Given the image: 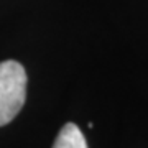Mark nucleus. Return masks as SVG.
I'll return each mask as SVG.
<instances>
[{"label":"nucleus","mask_w":148,"mask_h":148,"mask_svg":"<svg viewBox=\"0 0 148 148\" xmlns=\"http://www.w3.org/2000/svg\"><path fill=\"white\" fill-rule=\"evenodd\" d=\"M53 148H89L86 142L84 133L81 132V128L69 122L59 130L58 137L53 143Z\"/></svg>","instance_id":"2"},{"label":"nucleus","mask_w":148,"mask_h":148,"mask_svg":"<svg viewBox=\"0 0 148 148\" xmlns=\"http://www.w3.org/2000/svg\"><path fill=\"white\" fill-rule=\"evenodd\" d=\"M27 99V73L18 61L0 63V127L10 123Z\"/></svg>","instance_id":"1"}]
</instances>
